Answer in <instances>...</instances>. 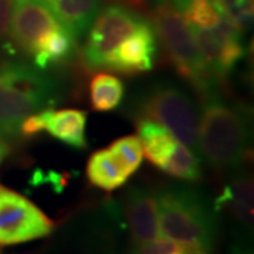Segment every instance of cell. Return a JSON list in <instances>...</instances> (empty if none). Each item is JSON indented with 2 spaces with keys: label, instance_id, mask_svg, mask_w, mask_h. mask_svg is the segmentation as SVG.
Returning <instances> with one entry per match:
<instances>
[{
  "label": "cell",
  "instance_id": "obj_8",
  "mask_svg": "<svg viewBox=\"0 0 254 254\" xmlns=\"http://www.w3.org/2000/svg\"><path fill=\"white\" fill-rule=\"evenodd\" d=\"M61 27L43 0H13L9 34L13 43L31 54L38 41L50 31Z\"/></svg>",
  "mask_w": 254,
  "mask_h": 254
},
{
  "label": "cell",
  "instance_id": "obj_4",
  "mask_svg": "<svg viewBox=\"0 0 254 254\" xmlns=\"http://www.w3.org/2000/svg\"><path fill=\"white\" fill-rule=\"evenodd\" d=\"M155 36L182 78L193 85L199 96L219 88L220 79L209 71L190 24L180 11L165 3H157L151 11Z\"/></svg>",
  "mask_w": 254,
  "mask_h": 254
},
{
  "label": "cell",
  "instance_id": "obj_22",
  "mask_svg": "<svg viewBox=\"0 0 254 254\" xmlns=\"http://www.w3.org/2000/svg\"><path fill=\"white\" fill-rule=\"evenodd\" d=\"M11 0H0V38L9 33Z\"/></svg>",
  "mask_w": 254,
  "mask_h": 254
},
{
  "label": "cell",
  "instance_id": "obj_25",
  "mask_svg": "<svg viewBox=\"0 0 254 254\" xmlns=\"http://www.w3.org/2000/svg\"><path fill=\"white\" fill-rule=\"evenodd\" d=\"M120 1H125L130 6H134V7H145L147 6V0H120Z\"/></svg>",
  "mask_w": 254,
  "mask_h": 254
},
{
  "label": "cell",
  "instance_id": "obj_17",
  "mask_svg": "<svg viewBox=\"0 0 254 254\" xmlns=\"http://www.w3.org/2000/svg\"><path fill=\"white\" fill-rule=\"evenodd\" d=\"M91 105L96 112H110L122 105L125 85L118 76L110 73H96L89 86Z\"/></svg>",
  "mask_w": 254,
  "mask_h": 254
},
{
  "label": "cell",
  "instance_id": "obj_6",
  "mask_svg": "<svg viewBox=\"0 0 254 254\" xmlns=\"http://www.w3.org/2000/svg\"><path fill=\"white\" fill-rule=\"evenodd\" d=\"M147 18L134 10L110 4L93 20L83 47V63L92 69H106L112 53Z\"/></svg>",
  "mask_w": 254,
  "mask_h": 254
},
{
  "label": "cell",
  "instance_id": "obj_24",
  "mask_svg": "<svg viewBox=\"0 0 254 254\" xmlns=\"http://www.w3.org/2000/svg\"><path fill=\"white\" fill-rule=\"evenodd\" d=\"M229 254H253L252 247H249L247 243H235V245L230 247V252Z\"/></svg>",
  "mask_w": 254,
  "mask_h": 254
},
{
  "label": "cell",
  "instance_id": "obj_7",
  "mask_svg": "<svg viewBox=\"0 0 254 254\" xmlns=\"http://www.w3.org/2000/svg\"><path fill=\"white\" fill-rule=\"evenodd\" d=\"M55 222L24 195L0 184V246H16L44 239Z\"/></svg>",
  "mask_w": 254,
  "mask_h": 254
},
{
  "label": "cell",
  "instance_id": "obj_27",
  "mask_svg": "<svg viewBox=\"0 0 254 254\" xmlns=\"http://www.w3.org/2000/svg\"><path fill=\"white\" fill-rule=\"evenodd\" d=\"M196 254H210V253H205V252H198Z\"/></svg>",
  "mask_w": 254,
  "mask_h": 254
},
{
  "label": "cell",
  "instance_id": "obj_14",
  "mask_svg": "<svg viewBox=\"0 0 254 254\" xmlns=\"http://www.w3.org/2000/svg\"><path fill=\"white\" fill-rule=\"evenodd\" d=\"M86 178L91 185L106 192L119 190L128 180L109 148L98 150L89 157L86 164Z\"/></svg>",
  "mask_w": 254,
  "mask_h": 254
},
{
  "label": "cell",
  "instance_id": "obj_10",
  "mask_svg": "<svg viewBox=\"0 0 254 254\" xmlns=\"http://www.w3.org/2000/svg\"><path fill=\"white\" fill-rule=\"evenodd\" d=\"M157 54V36L153 24L145 20L110 55L106 69L126 75L148 72Z\"/></svg>",
  "mask_w": 254,
  "mask_h": 254
},
{
  "label": "cell",
  "instance_id": "obj_23",
  "mask_svg": "<svg viewBox=\"0 0 254 254\" xmlns=\"http://www.w3.org/2000/svg\"><path fill=\"white\" fill-rule=\"evenodd\" d=\"M190 0H158V3H165V4H170L171 7L180 11L181 14L185 13V10L188 7Z\"/></svg>",
  "mask_w": 254,
  "mask_h": 254
},
{
  "label": "cell",
  "instance_id": "obj_3",
  "mask_svg": "<svg viewBox=\"0 0 254 254\" xmlns=\"http://www.w3.org/2000/svg\"><path fill=\"white\" fill-rule=\"evenodd\" d=\"M57 81L36 66L23 63L0 65V147L18 136L23 119L53 109L58 100Z\"/></svg>",
  "mask_w": 254,
  "mask_h": 254
},
{
  "label": "cell",
  "instance_id": "obj_9",
  "mask_svg": "<svg viewBox=\"0 0 254 254\" xmlns=\"http://www.w3.org/2000/svg\"><path fill=\"white\" fill-rule=\"evenodd\" d=\"M123 216L133 245L154 240L160 235L157 193L145 185H133L123 195Z\"/></svg>",
  "mask_w": 254,
  "mask_h": 254
},
{
  "label": "cell",
  "instance_id": "obj_13",
  "mask_svg": "<svg viewBox=\"0 0 254 254\" xmlns=\"http://www.w3.org/2000/svg\"><path fill=\"white\" fill-rule=\"evenodd\" d=\"M86 112L79 109L51 110L47 119L46 130L55 140L75 150L88 148L86 141Z\"/></svg>",
  "mask_w": 254,
  "mask_h": 254
},
{
  "label": "cell",
  "instance_id": "obj_2",
  "mask_svg": "<svg viewBox=\"0 0 254 254\" xmlns=\"http://www.w3.org/2000/svg\"><path fill=\"white\" fill-rule=\"evenodd\" d=\"M160 235L192 250L210 253L218 240V213L188 185L155 190Z\"/></svg>",
  "mask_w": 254,
  "mask_h": 254
},
{
  "label": "cell",
  "instance_id": "obj_26",
  "mask_svg": "<svg viewBox=\"0 0 254 254\" xmlns=\"http://www.w3.org/2000/svg\"><path fill=\"white\" fill-rule=\"evenodd\" d=\"M7 151V148H4V147H0V163H1V158H3V155L4 153Z\"/></svg>",
  "mask_w": 254,
  "mask_h": 254
},
{
  "label": "cell",
  "instance_id": "obj_21",
  "mask_svg": "<svg viewBox=\"0 0 254 254\" xmlns=\"http://www.w3.org/2000/svg\"><path fill=\"white\" fill-rule=\"evenodd\" d=\"M53 109H44L28 115L27 118L23 119L18 127V136L23 138H33L38 136L41 131H46V125L48 115Z\"/></svg>",
  "mask_w": 254,
  "mask_h": 254
},
{
  "label": "cell",
  "instance_id": "obj_12",
  "mask_svg": "<svg viewBox=\"0 0 254 254\" xmlns=\"http://www.w3.org/2000/svg\"><path fill=\"white\" fill-rule=\"evenodd\" d=\"M60 26L75 41L89 31L100 10V0H43Z\"/></svg>",
  "mask_w": 254,
  "mask_h": 254
},
{
  "label": "cell",
  "instance_id": "obj_15",
  "mask_svg": "<svg viewBox=\"0 0 254 254\" xmlns=\"http://www.w3.org/2000/svg\"><path fill=\"white\" fill-rule=\"evenodd\" d=\"M154 167L181 181L198 182L202 180L199 157L180 141H175Z\"/></svg>",
  "mask_w": 254,
  "mask_h": 254
},
{
  "label": "cell",
  "instance_id": "obj_1",
  "mask_svg": "<svg viewBox=\"0 0 254 254\" xmlns=\"http://www.w3.org/2000/svg\"><path fill=\"white\" fill-rule=\"evenodd\" d=\"M200 99L199 158L219 171L240 168L250 141L247 110L226 102L219 89Z\"/></svg>",
  "mask_w": 254,
  "mask_h": 254
},
{
  "label": "cell",
  "instance_id": "obj_20",
  "mask_svg": "<svg viewBox=\"0 0 254 254\" xmlns=\"http://www.w3.org/2000/svg\"><path fill=\"white\" fill-rule=\"evenodd\" d=\"M181 249L182 246L178 245L177 242L170 240L167 237H161L140 245H133L127 254H173L174 252H178Z\"/></svg>",
  "mask_w": 254,
  "mask_h": 254
},
{
  "label": "cell",
  "instance_id": "obj_11",
  "mask_svg": "<svg viewBox=\"0 0 254 254\" xmlns=\"http://www.w3.org/2000/svg\"><path fill=\"white\" fill-rule=\"evenodd\" d=\"M242 168V167H240ZM233 170V175L223 185L213 209L216 213H225L245 235L253 233L254 212V188L253 180L245 170Z\"/></svg>",
  "mask_w": 254,
  "mask_h": 254
},
{
  "label": "cell",
  "instance_id": "obj_19",
  "mask_svg": "<svg viewBox=\"0 0 254 254\" xmlns=\"http://www.w3.org/2000/svg\"><path fill=\"white\" fill-rule=\"evenodd\" d=\"M222 16V10L213 0H190L184 13V17L190 26L199 28L216 27Z\"/></svg>",
  "mask_w": 254,
  "mask_h": 254
},
{
  "label": "cell",
  "instance_id": "obj_5",
  "mask_svg": "<svg viewBox=\"0 0 254 254\" xmlns=\"http://www.w3.org/2000/svg\"><path fill=\"white\" fill-rule=\"evenodd\" d=\"M137 119H150L161 125L177 141L199 157V113L180 88L173 85L153 88L138 103Z\"/></svg>",
  "mask_w": 254,
  "mask_h": 254
},
{
  "label": "cell",
  "instance_id": "obj_18",
  "mask_svg": "<svg viewBox=\"0 0 254 254\" xmlns=\"http://www.w3.org/2000/svg\"><path fill=\"white\" fill-rule=\"evenodd\" d=\"M109 150L128 178L136 173L138 167L141 165L143 147L137 136L120 137L110 144Z\"/></svg>",
  "mask_w": 254,
  "mask_h": 254
},
{
  "label": "cell",
  "instance_id": "obj_16",
  "mask_svg": "<svg viewBox=\"0 0 254 254\" xmlns=\"http://www.w3.org/2000/svg\"><path fill=\"white\" fill-rule=\"evenodd\" d=\"M75 40L63 27H58L44 36L31 53L37 69L46 71L50 66L66 61L73 51Z\"/></svg>",
  "mask_w": 254,
  "mask_h": 254
}]
</instances>
